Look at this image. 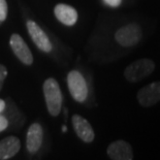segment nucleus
<instances>
[{"instance_id":"f257e3e1","label":"nucleus","mask_w":160,"mask_h":160,"mask_svg":"<svg viewBox=\"0 0 160 160\" xmlns=\"http://www.w3.org/2000/svg\"><path fill=\"white\" fill-rule=\"evenodd\" d=\"M42 91L48 112L51 116L56 117L60 114L63 101L62 92H61L59 84L55 79L49 78L42 85Z\"/></svg>"},{"instance_id":"f03ea898","label":"nucleus","mask_w":160,"mask_h":160,"mask_svg":"<svg viewBox=\"0 0 160 160\" xmlns=\"http://www.w3.org/2000/svg\"><path fill=\"white\" fill-rule=\"evenodd\" d=\"M155 69L154 61L142 58L130 63L124 70V77L129 83H138L149 77Z\"/></svg>"},{"instance_id":"7ed1b4c3","label":"nucleus","mask_w":160,"mask_h":160,"mask_svg":"<svg viewBox=\"0 0 160 160\" xmlns=\"http://www.w3.org/2000/svg\"><path fill=\"white\" fill-rule=\"evenodd\" d=\"M142 37V28L137 23L127 24L119 28L115 33V39L119 45L124 48H130L138 45Z\"/></svg>"},{"instance_id":"20e7f679","label":"nucleus","mask_w":160,"mask_h":160,"mask_svg":"<svg viewBox=\"0 0 160 160\" xmlns=\"http://www.w3.org/2000/svg\"><path fill=\"white\" fill-rule=\"evenodd\" d=\"M67 86L71 97L78 102H84L88 97L86 80L80 71L71 70L67 74Z\"/></svg>"},{"instance_id":"39448f33","label":"nucleus","mask_w":160,"mask_h":160,"mask_svg":"<svg viewBox=\"0 0 160 160\" xmlns=\"http://www.w3.org/2000/svg\"><path fill=\"white\" fill-rule=\"evenodd\" d=\"M138 103L142 108H150L160 101V81L142 87L137 95Z\"/></svg>"},{"instance_id":"423d86ee","label":"nucleus","mask_w":160,"mask_h":160,"mask_svg":"<svg viewBox=\"0 0 160 160\" xmlns=\"http://www.w3.org/2000/svg\"><path fill=\"white\" fill-rule=\"evenodd\" d=\"M107 154L111 160H133V149L123 139L111 142L107 149Z\"/></svg>"},{"instance_id":"0eeeda50","label":"nucleus","mask_w":160,"mask_h":160,"mask_svg":"<svg viewBox=\"0 0 160 160\" xmlns=\"http://www.w3.org/2000/svg\"><path fill=\"white\" fill-rule=\"evenodd\" d=\"M9 45H11L13 54L22 63H24L25 65H31L33 63V56L31 51L19 34L13 33L9 38Z\"/></svg>"},{"instance_id":"6e6552de","label":"nucleus","mask_w":160,"mask_h":160,"mask_svg":"<svg viewBox=\"0 0 160 160\" xmlns=\"http://www.w3.org/2000/svg\"><path fill=\"white\" fill-rule=\"evenodd\" d=\"M26 26L29 35L32 38L33 42L35 43V46L42 52L50 53L52 51V43H51L46 32L34 21H31V20L27 21Z\"/></svg>"},{"instance_id":"1a4fd4ad","label":"nucleus","mask_w":160,"mask_h":160,"mask_svg":"<svg viewBox=\"0 0 160 160\" xmlns=\"http://www.w3.org/2000/svg\"><path fill=\"white\" fill-rule=\"evenodd\" d=\"M71 122H72V126L74 129V132L78 135L82 142L90 144L94 141L95 133L93 130V127L89 123V121L80 115H73L71 118Z\"/></svg>"},{"instance_id":"9d476101","label":"nucleus","mask_w":160,"mask_h":160,"mask_svg":"<svg viewBox=\"0 0 160 160\" xmlns=\"http://www.w3.org/2000/svg\"><path fill=\"white\" fill-rule=\"evenodd\" d=\"M43 130L42 125L32 123L29 126L26 135V147L30 154H36L42 145Z\"/></svg>"},{"instance_id":"9b49d317","label":"nucleus","mask_w":160,"mask_h":160,"mask_svg":"<svg viewBox=\"0 0 160 160\" xmlns=\"http://www.w3.org/2000/svg\"><path fill=\"white\" fill-rule=\"evenodd\" d=\"M21 149V141L15 137L9 135L0 141V160H8L18 154Z\"/></svg>"},{"instance_id":"f8f14e48","label":"nucleus","mask_w":160,"mask_h":160,"mask_svg":"<svg viewBox=\"0 0 160 160\" xmlns=\"http://www.w3.org/2000/svg\"><path fill=\"white\" fill-rule=\"evenodd\" d=\"M54 13L57 20L66 26H72L78 21V12L68 4L59 3L54 8Z\"/></svg>"},{"instance_id":"ddd939ff","label":"nucleus","mask_w":160,"mask_h":160,"mask_svg":"<svg viewBox=\"0 0 160 160\" xmlns=\"http://www.w3.org/2000/svg\"><path fill=\"white\" fill-rule=\"evenodd\" d=\"M8 6L6 0H0V22H3L8 17Z\"/></svg>"},{"instance_id":"4468645a","label":"nucleus","mask_w":160,"mask_h":160,"mask_svg":"<svg viewBox=\"0 0 160 160\" xmlns=\"http://www.w3.org/2000/svg\"><path fill=\"white\" fill-rule=\"evenodd\" d=\"M8 68L3 64H0V91L2 90L3 84H4L5 79L8 78Z\"/></svg>"},{"instance_id":"2eb2a0df","label":"nucleus","mask_w":160,"mask_h":160,"mask_svg":"<svg viewBox=\"0 0 160 160\" xmlns=\"http://www.w3.org/2000/svg\"><path fill=\"white\" fill-rule=\"evenodd\" d=\"M8 127V121L4 116L0 114V132L5 130Z\"/></svg>"},{"instance_id":"dca6fc26","label":"nucleus","mask_w":160,"mask_h":160,"mask_svg":"<svg viewBox=\"0 0 160 160\" xmlns=\"http://www.w3.org/2000/svg\"><path fill=\"white\" fill-rule=\"evenodd\" d=\"M103 2L111 8H117L122 3V0H103Z\"/></svg>"},{"instance_id":"f3484780","label":"nucleus","mask_w":160,"mask_h":160,"mask_svg":"<svg viewBox=\"0 0 160 160\" xmlns=\"http://www.w3.org/2000/svg\"><path fill=\"white\" fill-rule=\"evenodd\" d=\"M5 105H6V102L3 99L0 98V114L3 113V110L5 108Z\"/></svg>"}]
</instances>
